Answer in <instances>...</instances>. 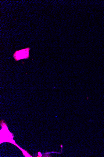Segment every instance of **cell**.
Instances as JSON below:
<instances>
[{"mask_svg": "<svg viewBox=\"0 0 104 157\" xmlns=\"http://www.w3.org/2000/svg\"><path fill=\"white\" fill-rule=\"evenodd\" d=\"M30 49V48H28L16 51L13 55V58L16 61L21 59H28L30 57L29 52Z\"/></svg>", "mask_w": 104, "mask_h": 157, "instance_id": "cell-1", "label": "cell"}]
</instances>
